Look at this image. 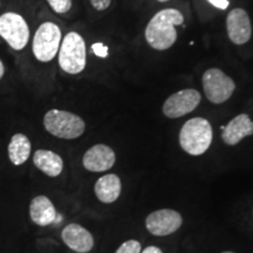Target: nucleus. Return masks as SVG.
<instances>
[{"label":"nucleus","mask_w":253,"mask_h":253,"mask_svg":"<svg viewBox=\"0 0 253 253\" xmlns=\"http://www.w3.org/2000/svg\"><path fill=\"white\" fill-rule=\"evenodd\" d=\"M30 216L34 224L47 226L56 220V210L48 197L37 196L30 204Z\"/></svg>","instance_id":"14"},{"label":"nucleus","mask_w":253,"mask_h":253,"mask_svg":"<svg viewBox=\"0 0 253 253\" xmlns=\"http://www.w3.org/2000/svg\"><path fill=\"white\" fill-rule=\"evenodd\" d=\"M89 2L96 11H104L112 4V0H89Z\"/></svg>","instance_id":"20"},{"label":"nucleus","mask_w":253,"mask_h":253,"mask_svg":"<svg viewBox=\"0 0 253 253\" xmlns=\"http://www.w3.org/2000/svg\"><path fill=\"white\" fill-rule=\"evenodd\" d=\"M31 141L24 134H15L12 136L8 144V157L14 166H21L28 160L31 155Z\"/></svg>","instance_id":"17"},{"label":"nucleus","mask_w":253,"mask_h":253,"mask_svg":"<svg viewBox=\"0 0 253 253\" xmlns=\"http://www.w3.org/2000/svg\"><path fill=\"white\" fill-rule=\"evenodd\" d=\"M211 5H213L214 7L219 8V9H226L229 7L230 2L229 0H208Z\"/></svg>","instance_id":"22"},{"label":"nucleus","mask_w":253,"mask_h":253,"mask_svg":"<svg viewBox=\"0 0 253 253\" xmlns=\"http://www.w3.org/2000/svg\"><path fill=\"white\" fill-rule=\"evenodd\" d=\"M47 2H48L53 11L59 14L67 13L73 5L72 0H47Z\"/></svg>","instance_id":"18"},{"label":"nucleus","mask_w":253,"mask_h":253,"mask_svg":"<svg viewBox=\"0 0 253 253\" xmlns=\"http://www.w3.org/2000/svg\"><path fill=\"white\" fill-rule=\"evenodd\" d=\"M43 126L49 134L62 140H74L86 130V123L77 114L50 109L43 116Z\"/></svg>","instance_id":"3"},{"label":"nucleus","mask_w":253,"mask_h":253,"mask_svg":"<svg viewBox=\"0 0 253 253\" xmlns=\"http://www.w3.org/2000/svg\"><path fill=\"white\" fill-rule=\"evenodd\" d=\"M183 218L181 213L172 209H161L151 212L145 218V227L151 235L166 237L181 229Z\"/></svg>","instance_id":"8"},{"label":"nucleus","mask_w":253,"mask_h":253,"mask_svg":"<svg viewBox=\"0 0 253 253\" xmlns=\"http://www.w3.org/2000/svg\"><path fill=\"white\" fill-rule=\"evenodd\" d=\"M0 5H1V2H0Z\"/></svg>","instance_id":"27"},{"label":"nucleus","mask_w":253,"mask_h":253,"mask_svg":"<svg viewBox=\"0 0 253 253\" xmlns=\"http://www.w3.org/2000/svg\"><path fill=\"white\" fill-rule=\"evenodd\" d=\"M157 1H160V2H166V1H169V0H157Z\"/></svg>","instance_id":"25"},{"label":"nucleus","mask_w":253,"mask_h":253,"mask_svg":"<svg viewBox=\"0 0 253 253\" xmlns=\"http://www.w3.org/2000/svg\"><path fill=\"white\" fill-rule=\"evenodd\" d=\"M252 134L253 122L251 119L246 114H240L231 120L226 126H224L221 138L227 145H236L246 136H251Z\"/></svg>","instance_id":"13"},{"label":"nucleus","mask_w":253,"mask_h":253,"mask_svg":"<svg viewBox=\"0 0 253 253\" xmlns=\"http://www.w3.org/2000/svg\"><path fill=\"white\" fill-rule=\"evenodd\" d=\"M62 41L61 30L54 23L41 24L33 38V54L40 62H49L58 54Z\"/></svg>","instance_id":"5"},{"label":"nucleus","mask_w":253,"mask_h":253,"mask_svg":"<svg viewBox=\"0 0 253 253\" xmlns=\"http://www.w3.org/2000/svg\"><path fill=\"white\" fill-rule=\"evenodd\" d=\"M94 191L100 202L110 204L116 202L121 195L122 183L121 179L115 173H108L100 177L95 183Z\"/></svg>","instance_id":"15"},{"label":"nucleus","mask_w":253,"mask_h":253,"mask_svg":"<svg viewBox=\"0 0 253 253\" xmlns=\"http://www.w3.org/2000/svg\"><path fill=\"white\" fill-rule=\"evenodd\" d=\"M5 74V67H4V63H2L1 60H0V80H1L2 77Z\"/></svg>","instance_id":"24"},{"label":"nucleus","mask_w":253,"mask_h":253,"mask_svg":"<svg viewBox=\"0 0 253 253\" xmlns=\"http://www.w3.org/2000/svg\"><path fill=\"white\" fill-rule=\"evenodd\" d=\"M93 50L95 54L101 56V58H106L108 55V48L102 43H95V45H93Z\"/></svg>","instance_id":"21"},{"label":"nucleus","mask_w":253,"mask_h":253,"mask_svg":"<svg viewBox=\"0 0 253 253\" xmlns=\"http://www.w3.org/2000/svg\"><path fill=\"white\" fill-rule=\"evenodd\" d=\"M62 240L69 249L78 253L89 252L94 246L91 233L79 224H69L62 230Z\"/></svg>","instance_id":"12"},{"label":"nucleus","mask_w":253,"mask_h":253,"mask_svg":"<svg viewBox=\"0 0 253 253\" xmlns=\"http://www.w3.org/2000/svg\"><path fill=\"white\" fill-rule=\"evenodd\" d=\"M141 253H163V252L162 250L157 248V246H148V248H145L143 251H141Z\"/></svg>","instance_id":"23"},{"label":"nucleus","mask_w":253,"mask_h":253,"mask_svg":"<svg viewBox=\"0 0 253 253\" xmlns=\"http://www.w3.org/2000/svg\"><path fill=\"white\" fill-rule=\"evenodd\" d=\"M0 37L14 50H21L30 40V28L26 20L14 12L0 15Z\"/></svg>","instance_id":"7"},{"label":"nucleus","mask_w":253,"mask_h":253,"mask_svg":"<svg viewBox=\"0 0 253 253\" xmlns=\"http://www.w3.org/2000/svg\"><path fill=\"white\" fill-rule=\"evenodd\" d=\"M201 94L196 89H183L172 94L163 104V114L169 119H178L194 112L201 103Z\"/></svg>","instance_id":"9"},{"label":"nucleus","mask_w":253,"mask_h":253,"mask_svg":"<svg viewBox=\"0 0 253 253\" xmlns=\"http://www.w3.org/2000/svg\"><path fill=\"white\" fill-rule=\"evenodd\" d=\"M213 131L207 119L194 118L186 121L179 131V145L191 156L207 153L212 143Z\"/></svg>","instance_id":"2"},{"label":"nucleus","mask_w":253,"mask_h":253,"mask_svg":"<svg viewBox=\"0 0 253 253\" xmlns=\"http://www.w3.org/2000/svg\"><path fill=\"white\" fill-rule=\"evenodd\" d=\"M33 162L40 171L49 177H58L63 170L61 156L52 150H37L33 155Z\"/></svg>","instance_id":"16"},{"label":"nucleus","mask_w":253,"mask_h":253,"mask_svg":"<svg viewBox=\"0 0 253 253\" xmlns=\"http://www.w3.org/2000/svg\"><path fill=\"white\" fill-rule=\"evenodd\" d=\"M116 155L112 148L106 144H95L84 155L82 164L84 169L91 172H103L115 166Z\"/></svg>","instance_id":"11"},{"label":"nucleus","mask_w":253,"mask_h":253,"mask_svg":"<svg viewBox=\"0 0 253 253\" xmlns=\"http://www.w3.org/2000/svg\"><path fill=\"white\" fill-rule=\"evenodd\" d=\"M87 54L84 38L77 32H69L59 48V65L63 72L75 75L86 67Z\"/></svg>","instance_id":"4"},{"label":"nucleus","mask_w":253,"mask_h":253,"mask_svg":"<svg viewBox=\"0 0 253 253\" xmlns=\"http://www.w3.org/2000/svg\"><path fill=\"white\" fill-rule=\"evenodd\" d=\"M204 94L211 103L220 104L226 102L236 89L235 81L218 68H210L202 78Z\"/></svg>","instance_id":"6"},{"label":"nucleus","mask_w":253,"mask_h":253,"mask_svg":"<svg viewBox=\"0 0 253 253\" xmlns=\"http://www.w3.org/2000/svg\"><path fill=\"white\" fill-rule=\"evenodd\" d=\"M184 17L178 9L166 8L157 12L145 28V40L151 48L166 50L177 40L176 26L182 25Z\"/></svg>","instance_id":"1"},{"label":"nucleus","mask_w":253,"mask_h":253,"mask_svg":"<svg viewBox=\"0 0 253 253\" xmlns=\"http://www.w3.org/2000/svg\"><path fill=\"white\" fill-rule=\"evenodd\" d=\"M227 36L235 45H244L251 39L252 26L248 12L243 8H235L226 18Z\"/></svg>","instance_id":"10"},{"label":"nucleus","mask_w":253,"mask_h":253,"mask_svg":"<svg viewBox=\"0 0 253 253\" xmlns=\"http://www.w3.org/2000/svg\"><path fill=\"white\" fill-rule=\"evenodd\" d=\"M142 246L141 243L137 240L130 239L121 244V246L116 250L115 253H141Z\"/></svg>","instance_id":"19"},{"label":"nucleus","mask_w":253,"mask_h":253,"mask_svg":"<svg viewBox=\"0 0 253 253\" xmlns=\"http://www.w3.org/2000/svg\"><path fill=\"white\" fill-rule=\"evenodd\" d=\"M221 253H235V252H231V251H225V252H221Z\"/></svg>","instance_id":"26"}]
</instances>
